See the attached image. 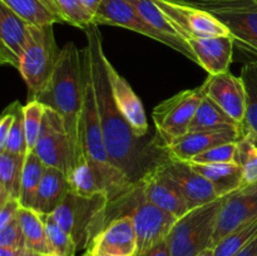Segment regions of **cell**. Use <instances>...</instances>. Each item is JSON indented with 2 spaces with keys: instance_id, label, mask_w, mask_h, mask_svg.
Segmentation results:
<instances>
[{
  "instance_id": "6da1fadb",
  "label": "cell",
  "mask_w": 257,
  "mask_h": 256,
  "mask_svg": "<svg viewBox=\"0 0 257 256\" xmlns=\"http://www.w3.org/2000/svg\"><path fill=\"white\" fill-rule=\"evenodd\" d=\"M85 35V52L89 60L97 108L108 155L113 165L127 177V180L133 185H137L151 167L162 161L153 158L156 151H165L157 145L156 138L151 145L146 146L141 138L136 137L131 125L115 105L108 78V58L103 49L102 35L98 25L88 28Z\"/></svg>"
},
{
  "instance_id": "7a4b0ae2",
  "label": "cell",
  "mask_w": 257,
  "mask_h": 256,
  "mask_svg": "<svg viewBox=\"0 0 257 256\" xmlns=\"http://www.w3.org/2000/svg\"><path fill=\"white\" fill-rule=\"evenodd\" d=\"M84 92L83 50L69 42L60 49L59 59L48 84L32 99L39 100L45 107L59 113L74 147L77 162L84 158L80 142V118L84 104Z\"/></svg>"
},
{
  "instance_id": "3957f363",
  "label": "cell",
  "mask_w": 257,
  "mask_h": 256,
  "mask_svg": "<svg viewBox=\"0 0 257 256\" xmlns=\"http://www.w3.org/2000/svg\"><path fill=\"white\" fill-rule=\"evenodd\" d=\"M83 62H84L85 92L82 118H80V142H82L84 158L94 171L100 187L104 192H107L110 202L127 193L135 185L131 183L127 177L113 165L108 155L85 48L83 49Z\"/></svg>"
},
{
  "instance_id": "277c9868",
  "label": "cell",
  "mask_w": 257,
  "mask_h": 256,
  "mask_svg": "<svg viewBox=\"0 0 257 256\" xmlns=\"http://www.w3.org/2000/svg\"><path fill=\"white\" fill-rule=\"evenodd\" d=\"M124 215L130 216L135 225L138 243L137 253L166 240L178 220L172 213L150 202L145 197L138 183L127 193L110 201L108 205L107 222L112 218Z\"/></svg>"
},
{
  "instance_id": "5b68a950",
  "label": "cell",
  "mask_w": 257,
  "mask_h": 256,
  "mask_svg": "<svg viewBox=\"0 0 257 256\" xmlns=\"http://www.w3.org/2000/svg\"><path fill=\"white\" fill-rule=\"evenodd\" d=\"M108 205L109 197L105 192L84 197L70 191L50 216L74 238L78 251L87 250L93 237L105 226Z\"/></svg>"
},
{
  "instance_id": "8992f818",
  "label": "cell",
  "mask_w": 257,
  "mask_h": 256,
  "mask_svg": "<svg viewBox=\"0 0 257 256\" xmlns=\"http://www.w3.org/2000/svg\"><path fill=\"white\" fill-rule=\"evenodd\" d=\"M205 10L222 23L238 49L257 58V0H172Z\"/></svg>"
},
{
  "instance_id": "52a82bcc",
  "label": "cell",
  "mask_w": 257,
  "mask_h": 256,
  "mask_svg": "<svg viewBox=\"0 0 257 256\" xmlns=\"http://www.w3.org/2000/svg\"><path fill=\"white\" fill-rule=\"evenodd\" d=\"M223 198L192 208L176 221L167 237L171 255L197 256L206 248L212 247L216 221Z\"/></svg>"
},
{
  "instance_id": "ba28073f",
  "label": "cell",
  "mask_w": 257,
  "mask_h": 256,
  "mask_svg": "<svg viewBox=\"0 0 257 256\" xmlns=\"http://www.w3.org/2000/svg\"><path fill=\"white\" fill-rule=\"evenodd\" d=\"M53 25H33L32 39L20 59L18 72L28 87V97L34 98L49 82L59 59Z\"/></svg>"
},
{
  "instance_id": "9c48e42d",
  "label": "cell",
  "mask_w": 257,
  "mask_h": 256,
  "mask_svg": "<svg viewBox=\"0 0 257 256\" xmlns=\"http://www.w3.org/2000/svg\"><path fill=\"white\" fill-rule=\"evenodd\" d=\"M203 94L200 87L186 89L167 98L153 109L156 142L165 151L170 143L190 132L191 123L196 114Z\"/></svg>"
},
{
  "instance_id": "30bf717a",
  "label": "cell",
  "mask_w": 257,
  "mask_h": 256,
  "mask_svg": "<svg viewBox=\"0 0 257 256\" xmlns=\"http://www.w3.org/2000/svg\"><path fill=\"white\" fill-rule=\"evenodd\" d=\"M34 152L47 167L57 168L67 176L77 162L64 120L52 108H45L42 131Z\"/></svg>"
},
{
  "instance_id": "8fae6325",
  "label": "cell",
  "mask_w": 257,
  "mask_h": 256,
  "mask_svg": "<svg viewBox=\"0 0 257 256\" xmlns=\"http://www.w3.org/2000/svg\"><path fill=\"white\" fill-rule=\"evenodd\" d=\"M171 20L183 39L205 37H228L227 28L213 15L197 8L187 7L172 0H153Z\"/></svg>"
},
{
  "instance_id": "7c38bea8",
  "label": "cell",
  "mask_w": 257,
  "mask_h": 256,
  "mask_svg": "<svg viewBox=\"0 0 257 256\" xmlns=\"http://www.w3.org/2000/svg\"><path fill=\"white\" fill-rule=\"evenodd\" d=\"M241 125H222L207 130L192 131L165 148L168 158L181 162H190L196 156L216 146L228 142H237L242 137Z\"/></svg>"
},
{
  "instance_id": "4fadbf2b",
  "label": "cell",
  "mask_w": 257,
  "mask_h": 256,
  "mask_svg": "<svg viewBox=\"0 0 257 256\" xmlns=\"http://www.w3.org/2000/svg\"><path fill=\"white\" fill-rule=\"evenodd\" d=\"M138 243L130 216H118L93 237L85 252L95 256H136Z\"/></svg>"
},
{
  "instance_id": "5bb4252c",
  "label": "cell",
  "mask_w": 257,
  "mask_h": 256,
  "mask_svg": "<svg viewBox=\"0 0 257 256\" xmlns=\"http://www.w3.org/2000/svg\"><path fill=\"white\" fill-rule=\"evenodd\" d=\"M200 89L205 97L210 98L235 122L242 125L246 94L241 77H236L230 70L220 74H208L205 82L200 85Z\"/></svg>"
},
{
  "instance_id": "9a60e30c",
  "label": "cell",
  "mask_w": 257,
  "mask_h": 256,
  "mask_svg": "<svg viewBox=\"0 0 257 256\" xmlns=\"http://www.w3.org/2000/svg\"><path fill=\"white\" fill-rule=\"evenodd\" d=\"M143 195L157 207L181 218L190 211L188 203L178 186L171 180L161 162L151 167L138 182Z\"/></svg>"
},
{
  "instance_id": "2e32d148",
  "label": "cell",
  "mask_w": 257,
  "mask_h": 256,
  "mask_svg": "<svg viewBox=\"0 0 257 256\" xmlns=\"http://www.w3.org/2000/svg\"><path fill=\"white\" fill-rule=\"evenodd\" d=\"M161 166L168 177L178 186L183 197L187 201L190 210L220 198L215 187L188 162H181L166 157L161 161Z\"/></svg>"
},
{
  "instance_id": "e0dca14e",
  "label": "cell",
  "mask_w": 257,
  "mask_h": 256,
  "mask_svg": "<svg viewBox=\"0 0 257 256\" xmlns=\"http://www.w3.org/2000/svg\"><path fill=\"white\" fill-rule=\"evenodd\" d=\"M33 25L0 2V63L19 68L20 59L32 39Z\"/></svg>"
},
{
  "instance_id": "ac0fdd59",
  "label": "cell",
  "mask_w": 257,
  "mask_h": 256,
  "mask_svg": "<svg viewBox=\"0 0 257 256\" xmlns=\"http://www.w3.org/2000/svg\"><path fill=\"white\" fill-rule=\"evenodd\" d=\"M107 70L115 105L128 124L131 125L136 137L143 140L150 132L147 114H146L143 103L141 102L140 97L136 94L125 78H123L113 67L109 59L107 60Z\"/></svg>"
},
{
  "instance_id": "d6986e66",
  "label": "cell",
  "mask_w": 257,
  "mask_h": 256,
  "mask_svg": "<svg viewBox=\"0 0 257 256\" xmlns=\"http://www.w3.org/2000/svg\"><path fill=\"white\" fill-rule=\"evenodd\" d=\"M255 217H257V195L236 191L225 196L216 221L212 248L236 228Z\"/></svg>"
},
{
  "instance_id": "ffe728a7",
  "label": "cell",
  "mask_w": 257,
  "mask_h": 256,
  "mask_svg": "<svg viewBox=\"0 0 257 256\" xmlns=\"http://www.w3.org/2000/svg\"><path fill=\"white\" fill-rule=\"evenodd\" d=\"M94 19L97 25L124 28L167 45L166 38L150 27L127 0H103Z\"/></svg>"
},
{
  "instance_id": "44dd1931",
  "label": "cell",
  "mask_w": 257,
  "mask_h": 256,
  "mask_svg": "<svg viewBox=\"0 0 257 256\" xmlns=\"http://www.w3.org/2000/svg\"><path fill=\"white\" fill-rule=\"evenodd\" d=\"M188 45L197 58V64L208 74H220L230 70L235 40L228 37L188 38Z\"/></svg>"
},
{
  "instance_id": "7402d4cb",
  "label": "cell",
  "mask_w": 257,
  "mask_h": 256,
  "mask_svg": "<svg viewBox=\"0 0 257 256\" xmlns=\"http://www.w3.org/2000/svg\"><path fill=\"white\" fill-rule=\"evenodd\" d=\"M127 2L137 10L138 14L150 27H152L166 38L168 48H172L176 52L181 53L187 59L192 60L193 63L197 64V58L188 43L183 39L175 25L171 23V20L166 17L165 13L153 0H127Z\"/></svg>"
},
{
  "instance_id": "603a6c76",
  "label": "cell",
  "mask_w": 257,
  "mask_h": 256,
  "mask_svg": "<svg viewBox=\"0 0 257 256\" xmlns=\"http://www.w3.org/2000/svg\"><path fill=\"white\" fill-rule=\"evenodd\" d=\"M69 192L68 176L57 168L47 167L35 196L33 210L40 215H52Z\"/></svg>"
},
{
  "instance_id": "cb8c5ba5",
  "label": "cell",
  "mask_w": 257,
  "mask_h": 256,
  "mask_svg": "<svg viewBox=\"0 0 257 256\" xmlns=\"http://www.w3.org/2000/svg\"><path fill=\"white\" fill-rule=\"evenodd\" d=\"M188 163L215 187L220 197L231 195L242 187V170L236 162Z\"/></svg>"
},
{
  "instance_id": "d4e9b609",
  "label": "cell",
  "mask_w": 257,
  "mask_h": 256,
  "mask_svg": "<svg viewBox=\"0 0 257 256\" xmlns=\"http://www.w3.org/2000/svg\"><path fill=\"white\" fill-rule=\"evenodd\" d=\"M18 221L22 227L23 235L25 238V246L28 250L54 256L49 240H48L43 215L38 213L33 208H27L22 206L18 211Z\"/></svg>"
},
{
  "instance_id": "484cf974",
  "label": "cell",
  "mask_w": 257,
  "mask_h": 256,
  "mask_svg": "<svg viewBox=\"0 0 257 256\" xmlns=\"http://www.w3.org/2000/svg\"><path fill=\"white\" fill-rule=\"evenodd\" d=\"M246 94V110L242 122V135L257 142V59L246 63L240 74Z\"/></svg>"
},
{
  "instance_id": "4316f807",
  "label": "cell",
  "mask_w": 257,
  "mask_h": 256,
  "mask_svg": "<svg viewBox=\"0 0 257 256\" xmlns=\"http://www.w3.org/2000/svg\"><path fill=\"white\" fill-rule=\"evenodd\" d=\"M23 156L0 151V205L9 198H19Z\"/></svg>"
},
{
  "instance_id": "83f0119b",
  "label": "cell",
  "mask_w": 257,
  "mask_h": 256,
  "mask_svg": "<svg viewBox=\"0 0 257 256\" xmlns=\"http://www.w3.org/2000/svg\"><path fill=\"white\" fill-rule=\"evenodd\" d=\"M47 166L37 156L34 151L28 152L24 157V166L20 182L19 201L23 207L33 208L42 178L44 176Z\"/></svg>"
},
{
  "instance_id": "f1b7e54d",
  "label": "cell",
  "mask_w": 257,
  "mask_h": 256,
  "mask_svg": "<svg viewBox=\"0 0 257 256\" xmlns=\"http://www.w3.org/2000/svg\"><path fill=\"white\" fill-rule=\"evenodd\" d=\"M0 2L7 5L18 17L32 25L44 27V25H54L55 23H59V20L45 7L42 0H0Z\"/></svg>"
},
{
  "instance_id": "f546056e",
  "label": "cell",
  "mask_w": 257,
  "mask_h": 256,
  "mask_svg": "<svg viewBox=\"0 0 257 256\" xmlns=\"http://www.w3.org/2000/svg\"><path fill=\"white\" fill-rule=\"evenodd\" d=\"M222 125H241L232 119L225 110L221 109L210 98L203 95L196 114L191 123L190 132L207 130V128L222 127Z\"/></svg>"
},
{
  "instance_id": "4dcf8cb0",
  "label": "cell",
  "mask_w": 257,
  "mask_h": 256,
  "mask_svg": "<svg viewBox=\"0 0 257 256\" xmlns=\"http://www.w3.org/2000/svg\"><path fill=\"white\" fill-rule=\"evenodd\" d=\"M68 180L70 183V191L79 196L92 197L98 193L104 192L98 182L94 171L92 170L85 158H82L75 163L74 167L68 175Z\"/></svg>"
},
{
  "instance_id": "1f68e13d",
  "label": "cell",
  "mask_w": 257,
  "mask_h": 256,
  "mask_svg": "<svg viewBox=\"0 0 257 256\" xmlns=\"http://www.w3.org/2000/svg\"><path fill=\"white\" fill-rule=\"evenodd\" d=\"M236 163L242 170L241 188L257 183V142L255 140L248 136H242L237 141Z\"/></svg>"
},
{
  "instance_id": "d6a6232c",
  "label": "cell",
  "mask_w": 257,
  "mask_h": 256,
  "mask_svg": "<svg viewBox=\"0 0 257 256\" xmlns=\"http://www.w3.org/2000/svg\"><path fill=\"white\" fill-rule=\"evenodd\" d=\"M257 237V217L236 228L213 247L215 256H233Z\"/></svg>"
},
{
  "instance_id": "836d02e7",
  "label": "cell",
  "mask_w": 257,
  "mask_h": 256,
  "mask_svg": "<svg viewBox=\"0 0 257 256\" xmlns=\"http://www.w3.org/2000/svg\"><path fill=\"white\" fill-rule=\"evenodd\" d=\"M48 240L54 256H75L78 247L74 238L63 230L50 215H43Z\"/></svg>"
},
{
  "instance_id": "e575fe53",
  "label": "cell",
  "mask_w": 257,
  "mask_h": 256,
  "mask_svg": "<svg viewBox=\"0 0 257 256\" xmlns=\"http://www.w3.org/2000/svg\"><path fill=\"white\" fill-rule=\"evenodd\" d=\"M63 22L67 24L87 30L95 24L94 14L80 0H57Z\"/></svg>"
},
{
  "instance_id": "d590c367",
  "label": "cell",
  "mask_w": 257,
  "mask_h": 256,
  "mask_svg": "<svg viewBox=\"0 0 257 256\" xmlns=\"http://www.w3.org/2000/svg\"><path fill=\"white\" fill-rule=\"evenodd\" d=\"M45 108L47 107L37 99H29L27 104L23 105L28 152L34 151L35 145L38 142L40 131H42L43 119H44Z\"/></svg>"
},
{
  "instance_id": "8d00e7d4",
  "label": "cell",
  "mask_w": 257,
  "mask_h": 256,
  "mask_svg": "<svg viewBox=\"0 0 257 256\" xmlns=\"http://www.w3.org/2000/svg\"><path fill=\"white\" fill-rule=\"evenodd\" d=\"M2 151L13 153V155L23 156L25 157L28 153V143L27 135H25V125H24V114H23V105L19 104L17 109V115L13 123V127L10 130L9 136H8L5 147Z\"/></svg>"
},
{
  "instance_id": "74e56055",
  "label": "cell",
  "mask_w": 257,
  "mask_h": 256,
  "mask_svg": "<svg viewBox=\"0 0 257 256\" xmlns=\"http://www.w3.org/2000/svg\"><path fill=\"white\" fill-rule=\"evenodd\" d=\"M236 152H237V142H228L216 146L205 151L201 155L196 156L192 163H228L236 162Z\"/></svg>"
},
{
  "instance_id": "f35d334b",
  "label": "cell",
  "mask_w": 257,
  "mask_h": 256,
  "mask_svg": "<svg viewBox=\"0 0 257 256\" xmlns=\"http://www.w3.org/2000/svg\"><path fill=\"white\" fill-rule=\"evenodd\" d=\"M0 247L22 248V250L27 248L24 235H23L18 217L13 222H10L7 227L0 230Z\"/></svg>"
},
{
  "instance_id": "ab89813d",
  "label": "cell",
  "mask_w": 257,
  "mask_h": 256,
  "mask_svg": "<svg viewBox=\"0 0 257 256\" xmlns=\"http://www.w3.org/2000/svg\"><path fill=\"white\" fill-rule=\"evenodd\" d=\"M19 104V102H13L12 104L5 108L2 117H0V151L5 147V143H7L8 136H9L13 123L15 120V115H17V109Z\"/></svg>"
},
{
  "instance_id": "60d3db41",
  "label": "cell",
  "mask_w": 257,
  "mask_h": 256,
  "mask_svg": "<svg viewBox=\"0 0 257 256\" xmlns=\"http://www.w3.org/2000/svg\"><path fill=\"white\" fill-rule=\"evenodd\" d=\"M22 207L19 198H9L0 205V230L7 227L18 217V211Z\"/></svg>"
},
{
  "instance_id": "b9f144b4",
  "label": "cell",
  "mask_w": 257,
  "mask_h": 256,
  "mask_svg": "<svg viewBox=\"0 0 257 256\" xmlns=\"http://www.w3.org/2000/svg\"><path fill=\"white\" fill-rule=\"evenodd\" d=\"M136 256H172L171 255V250L170 246H168V241L167 238L161 242H158L157 245L152 246L148 250L143 251V252L137 253Z\"/></svg>"
},
{
  "instance_id": "7bdbcfd3",
  "label": "cell",
  "mask_w": 257,
  "mask_h": 256,
  "mask_svg": "<svg viewBox=\"0 0 257 256\" xmlns=\"http://www.w3.org/2000/svg\"><path fill=\"white\" fill-rule=\"evenodd\" d=\"M233 256H257V237L253 238L250 243H247Z\"/></svg>"
},
{
  "instance_id": "ee69618b",
  "label": "cell",
  "mask_w": 257,
  "mask_h": 256,
  "mask_svg": "<svg viewBox=\"0 0 257 256\" xmlns=\"http://www.w3.org/2000/svg\"><path fill=\"white\" fill-rule=\"evenodd\" d=\"M42 2L44 3L45 7H47L48 9H49L50 12L54 14V17L57 18L58 20H59V23H64V22H63L62 15H60L59 8H58V5H57V0H42Z\"/></svg>"
},
{
  "instance_id": "f6af8a7d",
  "label": "cell",
  "mask_w": 257,
  "mask_h": 256,
  "mask_svg": "<svg viewBox=\"0 0 257 256\" xmlns=\"http://www.w3.org/2000/svg\"><path fill=\"white\" fill-rule=\"evenodd\" d=\"M24 250L22 248L0 247V256H20Z\"/></svg>"
},
{
  "instance_id": "bcb514c9",
  "label": "cell",
  "mask_w": 257,
  "mask_h": 256,
  "mask_svg": "<svg viewBox=\"0 0 257 256\" xmlns=\"http://www.w3.org/2000/svg\"><path fill=\"white\" fill-rule=\"evenodd\" d=\"M80 2H82L83 4H84L85 7H87L88 9L93 13V14H94V17H95V12L98 10L99 5L102 4L103 0H80Z\"/></svg>"
},
{
  "instance_id": "7dc6e473",
  "label": "cell",
  "mask_w": 257,
  "mask_h": 256,
  "mask_svg": "<svg viewBox=\"0 0 257 256\" xmlns=\"http://www.w3.org/2000/svg\"><path fill=\"white\" fill-rule=\"evenodd\" d=\"M20 256H53V255H48V253H40V252H37V251H32V250H28V248H25Z\"/></svg>"
},
{
  "instance_id": "c3c4849f",
  "label": "cell",
  "mask_w": 257,
  "mask_h": 256,
  "mask_svg": "<svg viewBox=\"0 0 257 256\" xmlns=\"http://www.w3.org/2000/svg\"><path fill=\"white\" fill-rule=\"evenodd\" d=\"M238 191H242V192H246V193H252V195H257V183H255V185L247 186V187L245 188H241V190Z\"/></svg>"
},
{
  "instance_id": "681fc988",
  "label": "cell",
  "mask_w": 257,
  "mask_h": 256,
  "mask_svg": "<svg viewBox=\"0 0 257 256\" xmlns=\"http://www.w3.org/2000/svg\"><path fill=\"white\" fill-rule=\"evenodd\" d=\"M197 256H215V250L212 247H208L206 250H203L202 252L198 253Z\"/></svg>"
},
{
  "instance_id": "f907efd6",
  "label": "cell",
  "mask_w": 257,
  "mask_h": 256,
  "mask_svg": "<svg viewBox=\"0 0 257 256\" xmlns=\"http://www.w3.org/2000/svg\"><path fill=\"white\" fill-rule=\"evenodd\" d=\"M84 256H95V255H90V253H87V252H85V253H84Z\"/></svg>"
}]
</instances>
